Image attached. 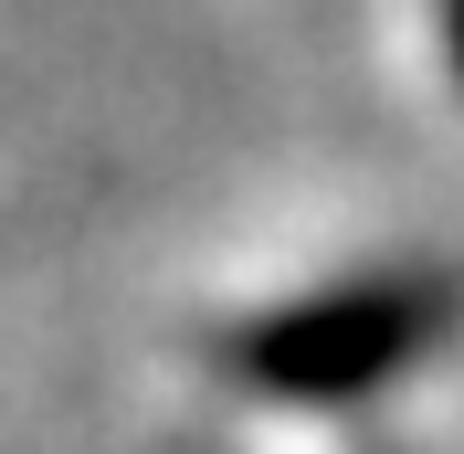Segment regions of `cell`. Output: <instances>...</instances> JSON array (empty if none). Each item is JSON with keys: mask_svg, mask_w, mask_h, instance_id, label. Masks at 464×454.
<instances>
[{"mask_svg": "<svg viewBox=\"0 0 464 454\" xmlns=\"http://www.w3.org/2000/svg\"><path fill=\"white\" fill-rule=\"evenodd\" d=\"M464 285L454 275H359L295 307H264L211 339V370L254 401H370L380 380H401L422 349L454 339Z\"/></svg>", "mask_w": 464, "mask_h": 454, "instance_id": "6da1fadb", "label": "cell"}, {"mask_svg": "<svg viewBox=\"0 0 464 454\" xmlns=\"http://www.w3.org/2000/svg\"><path fill=\"white\" fill-rule=\"evenodd\" d=\"M443 32H454V64H464V0H443Z\"/></svg>", "mask_w": 464, "mask_h": 454, "instance_id": "7a4b0ae2", "label": "cell"}, {"mask_svg": "<svg viewBox=\"0 0 464 454\" xmlns=\"http://www.w3.org/2000/svg\"><path fill=\"white\" fill-rule=\"evenodd\" d=\"M359 454H401V444H359Z\"/></svg>", "mask_w": 464, "mask_h": 454, "instance_id": "3957f363", "label": "cell"}]
</instances>
